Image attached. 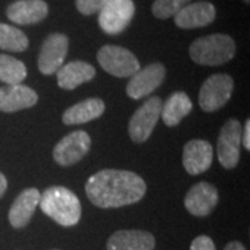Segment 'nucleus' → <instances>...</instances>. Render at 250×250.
Segmentation results:
<instances>
[{"label": "nucleus", "instance_id": "nucleus-12", "mask_svg": "<svg viewBox=\"0 0 250 250\" xmlns=\"http://www.w3.org/2000/svg\"><path fill=\"white\" fill-rule=\"evenodd\" d=\"M185 208L192 215L206 217L218 203V190L208 182H197L188 190L185 196Z\"/></svg>", "mask_w": 250, "mask_h": 250}, {"label": "nucleus", "instance_id": "nucleus-22", "mask_svg": "<svg viewBox=\"0 0 250 250\" xmlns=\"http://www.w3.org/2000/svg\"><path fill=\"white\" fill-rule=\"evenodd\" d=\"M27 78V67L18 59L0 54V81L6 85H18Z\"/></svg>", "mask_w": 250, "mask_h": 250}, {"label": "nucleus", "instance_id": "nucleus-10", "mask_svg": "<svg viewBox=\"0 0 250 250\" xmlns=\"http://www.w3.org/2000/svg\"><path fill=\"white\" fill-rule=\"evenodd\" d=\"M166 74V67L161 62H153L139 68L126 83V95L134 100L149 96L163 83Z\"/></svg>", "mask_w": 250, "mask_h": 250}, {"label": "nucleus", "instance_id": "nucleus-8", "mask_svg": "<svg viewBox=\"0 0 250 250\" xmlns=\"http://www.w3.org/2000/svg\"><path fill=\"white\" fill-rule=\"evenodd\" d=\"M134 16L132 0H107L99 11V27L107 35H118L131 24Z\"/></svg>", "mask_w": 250, "mask_h": 250}, {"label": "nucleus", "instance_id": "nucleus-4", "mask_svg": "<svg viewBox=\"0 0 250 250\" xmlns=\"http://www.w3.org/2000/svg\"><path fill=\"white\" fill-rule=\"evenodd\" d=\"M100 67L117 78L132 77L141 68V62L131 50L121 46L106 45L98 52Z\"/></svg>", "mask_w": 250, "mask_h": 250}, {"label": "nucleus", "instance_id": "nucleus-5", "mask_svg": "<svg viewBox=\"0 0 250 250\" xmlns=\"http://www.w3.org/2000/svg\"><path fill=\"white\" fill-rule=\"evenodd\" d=\"M233 93V80L228 74H214L203 82L199 92V106L206 113L224 107Z\"/></svg>", "mask_w": 250, "mask_h": 250}, {"label": "nucleus", "instance_id": "nucleus-9", "mask_svg": "<svg viewBox=\"0 0 250 250\" xmlns=\"http://www.w3.org/2000/svg\"><path fill=\"white\" fill-rule=\"evenodd\" d=\"M90 136L85 131H74L71 134L65 135L62 141L54 146L53 159L54 161L68 167L82 160L90 150Z\"/></svg>", "mask_w": 250, "mask_h": 250}, {"label": "nucleus", "instance_id": "nucleus-13", "mask_svg": "<svg viewBox=\"0 0 250 250\" xmlns=\"http://www.w3.org/2000/svg\"><path fill=\"white\" fill-rule=\"evenodd\" d=\"M213 163V146L203 139H193L185 143L182 164L188 174L199 175L210 168Z\"/></svg>", "mask_w": 250, "mask_h": 250}, {"label": "nucleus", "instance_id": "nucleus-26", "mask_svg": "<svg viewBox=\"0 0 250 250\" xmlns=\"http://www.w3.org/2000/svg\"><path fill=\"white\" fill-rule=\"evenodd\" d=\"M190 250H217L213 239L207 235H200L192 241Z\"/></svg>", "mask_w": 250, "mask_h": 250}, {"label": "nucleus", "instance_id": "nucleus-1", "mask_svg": "<svg viewBox=\"0 0 250 250\" xmlns=\"http://www.w3.org/2000/svg\"><path fill=\"white\" fill-rule=\"evenodd\" d=\"M85 192L92 205L117 208L138 203L146 193V184L135 172L107 168L89 177Z\"/></svg>", "mask_w": 250, "mask_h": 250}, {"label": "nucleus", "instance_id": "nucleus-19", "mask_svg": "<svg viewBox=\"0 0 250 250\" xmlns=\"http://www.w3.org/2000/svg\"><path fill=\"white\" fill-rule=\"evenodd\" d=\"M56 74L59 86L64 90H72L82 83L93 80L96 75V70L89 62H70L62 64Z\"/></svg>", "mask_w": 250, "mask_h": 250}, {"label": "nucleus", "instance_id": "nucleus-30", "mask_svg": "<svg viewBox=\"0 0 250 250\" xmlns=\"http://www.w3.org/2000/svg\"><path fill=\"white\" fill-rule=\"evenodd\" d=\"M243 1H245V3H249L250 0H243Z\"/></svg>", "mask_w": 250, "mask_h": 250}, {"label": "nucleus", "instance_id": "nucleus-21", "mask_svg": "<svg viewBox=\"0 0 250 250\" xmlns=\"http://www.w3.org/2000/svg\"><path fill=\"white\" fill-rule=\"evenodd\" d=\"M192 102L185 92H174L163 103L160 117L167 126H175L192 111Z\"/></svg>", "mask_w": 250, "mask_h": 250}, {"label": "nucleus", "instance_id": "nucleus-15", "mask_svg": "<svg viewBox=\"0 0 250 250\" xmlns=\"http://www.w3.org/2000/svg\"><path fill=\"white\" fill-rule=\"evenodd\" d=\"M49 14V6L45 0H17L11 3L6 16L18 25H32L43 21Z\"/></svg>", "mask_w": 250, "mask_h": 250}, {"label": "nucleus", "instance_id": "nucleus-18", "mask_svg": "<svg viewBox=\"0 0 250 250\" xmlns=\"http://www.w3.org/2000/svg\"><path fill=\"white\" fill-rule=\"evenodd\" d=\"M41 193L36 188H28L22 190L9 210V221L13 228H24L31 221L39 205Z\"/></svg>", "mask_w": 250, "mask_h": 250}, {"label": "nucleus", "instance_id": "nucleus-24", "mask_svg": "<svg viewBox=\"0 0 250 250\" xmlns=\"http://www.w3.org/2000/svg\"><path fill=\"white\" fill-rule=\"evenodd\" d=\"M190 0H154L152 4L153 16L159 20L174 17L184 6L189 4Z\"/></svg>", "mask_w": 250, "mask_h": 250}, {"label": "nucleus", "instance_id": "nucleus-28", "mask_svg": "<svg viewBox=\"0 0 250 250\" xmlns=\"http://www.w3.org/2000/svg\"><path fill=\"white\" fill-rule=\"evenodd\" d=\"M224 250H246V248L242 245L241 242L233 241V242H229V243L225 246V249Z\"/></svg>", "mask_w": 250, "mask_h": 250}, {"label": "nucleus", "instance_id": "nucleus-17", "mask_svg": "<svg viewBox=\"0 0 250 250\" xmlns=\"http://www.w3.org/2000/svg\"><path fill=\"white\" fill-rule=\"evenodd\" d=\"M154 246L152 233L139 229H120L107 241V250H154Z\"/></svg>", "mask_w": 250, "mask_h": 250}, {"label": "nucleus", "instance_id": "nucleus-27", "mask_svg": "<svg viewBox=\"0 0 250 250\" xmlns=\"http://www.w3.org/2000/svg\"><path fill=\"white\" fill-rule=\"evenodd\" d=\"M249 135H250V121L248 120L245 123V128H242V145L245 146L246 150L250 149V141H249Z\"/></svg>", "mask_w": 250, "mask_h": 250}, {"label": "nucleus", "instance_id": "nucleus-31", "mask_svg": "<svg viewBox=\"0 0 250 250\" xmlns=\"http://www.w3.org/2000/svg\"><path fill=\"white\" fill-rule=\"evenodd\" d=\"M54 250H56V249H54Z\"/></svg>", "mask_w": 250, "mask_h": 250}, {"label": "nucleus", "instance_id": "nucleus-7", "mask_svg": "<svg viewBox=\"0 0 250 250\" xmlns=\"http://www.w3.org/2000/svg\"><path fill=\"white\" fill-rule=\"evenodd\" d=\"M163 102L159 96L147 99L129 120L128 134L135 143L146 142L160 118Z\"/></svg>", "mask_w": 250, "mask_h": 250}, {"label": "nucleus", "instance_id": "nucleus-25", "mask_svg": "<svg viewBox=\"0 0 250 250\" xmlns=\"http://www.w3.org/2000/svg\"><path fill=\"white\" fill-rule=\"evenodd\" d=\"M107 0H75L77 10L83 16H92L99 13Z\"/></svg>", "mask_w": 250, "mask_h": 250}, {"label": "nucleus", "instance_id": "nucleus-11", "mask_svg": "<svg viewBox=\"0 0 250 250\" xmlns=\"http://www.w3.org/2000/svg\"><path fill=\"white\" fill-rule=\"evenodd\" d=\"M68 53V38L64 34H50L41 46L38 68L43 75H53L64 64Z\"/></svg>", "mask_w": 250, "mask_h": 250}, {"label": "nucleus", "instance_id": "nucleus-23", "mask_svg": "<svg viewBox=\"0 0 250 250\" xmlns=\"http://www.w3.org/2000/svg\"><path fill=\"white\" fill-rule=\"evenodd\" d=\"M29 46L28 36L18 28L0 22V49L6 52L21 53Z\"/></svg>", "mask_w": 250, "mask_h": 250}, {"label": "nucleus", "instance_id": "nucleus-6", "mask_svg": "<svg viewBox=\"0 0 250 250\" xmlns=\"http://www.w3.org/2000/svg\"><path fill=\"white\" fill-rule=\"evenodd\" d=\"M242 124L236 118L228 120L223 125L217 139L218 161L227 170H232L241 160Z\"/></svg>", "mask_w": 250, "mask_h": 250}, {"label": "nucleus", "instance_id": "nucleus-2", "mask_svg": "<svg viewBox=\"0 0 250 250\" xmlns=\"http://www.w3.org/2000/svg\"><path fill=\"white\" fill-rule=\"evenodd\" d=\"M39 207L43 214L62 227H74L81 220V202L78 196L64 187H50L41 195Z\"/></svg>", "mask_w": 250, "mask_h": 250}, {"label": "nucleus", "instance_id": "nucleus-16", "mask_svg": "<svg viewBox=\"0 0 250 250\" xmlns=\"http://www.w3.org/2000/svg\"><path fill=\"white\" fill-rule=\"evenodd\" d=\"M215 18V7L208 1L187 4L174 16L175 25L182 29H195L211 24Z\"/></svg>", "mask_w": 250, "mask_h": 250}, {"label": "nucleus", "instance_id": "nucleus-3", "mask_svg": "<svg viewBox=\"0 0 250 250\" xmlns=\"http://www.w3.org/2000/svg\"><path fill=\"white\" fill-rule=\"evenodd\" d=\"M236 52L235 41L225 34L202 36L189 47V56L200 65H223L232 60Z\"/></svg>", "mask_w": 250, "mask_h": 250}, {"label": "nucleus", "instance_id": "nucleus-20", "mask_svg": "<svg viewBox=\"0 0 250 250\" xmlns=\"http://www.w3.org/2000/svg\"><path fill=\"white\" fill-rule=\"evenodd\" d=\"M106 110L104 102L99 98H89L68 107L62 114L65 125H80L93 121L102 116Z\"/></svg>", "mask_w": 250, "mask_h": 250}, {"label": "nucleus", "instance_id": "nucleus-29", "mask_svg": "<svg viewBox=\"0 0 250 250\" xmlns=\"http://www.w3.org/2000/svg\"><path fill=\"white\" fill-rule=\"evenodd\" d=\"M7 190V178L0 172V197L3 196Z\"/></svg>", "mask_w": 250, "mask_h": 250}, {"label": "nucleus", "instance_id": "nucleus-14", "mask_svg": "<svg viewBox=\"0 0 250 250\" xmlns=\"http://www.w3.org/2000/svg\"><path fill=\"white\" fill-rule=\"evenodd\" d=\"M38 93L27 85H4L0 86V111L16 113L34 107L38 103Z\"/></svg>", "mask_w": 250, "mask_h": 250}]
</instances>
